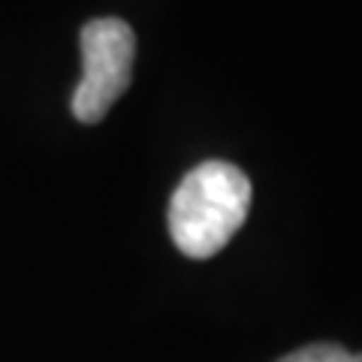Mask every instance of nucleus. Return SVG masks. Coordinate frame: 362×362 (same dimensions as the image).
Instances as JSON below:
<instances>
[{
  "instance_id": "nucleus-1",
  "label": "nucleus",
  "mask_w": 362,
  "mask_h": 362,
  "mask_svg": "<svg viewBox=\"0 0 362 362\" xmlns=\"http://www.w3.org/2000/svg\"><path fill=\"white\" fill-rule=\"evenodd\" d=\"M247 209V175L226 160H206L181 178L169 199V235L185 257L209 259L242 230Z\"/></svg>"
},
{
  "instance_id": "nucleus-2",
  "label": "nucleus",
  "mask_w": 362,
  "mask_h": 362,
  "mask_svg": "<svg viewBox=\"0 0 362 362\" xmlns=\"http://www.w3.org/2000/svg\"><path fill=\"white\" fill-rule=\"evenodd\" d=\"M82 82L73 90V115L82 124H97L109 115L118 97L130 88L136 33L124 18H94L82 28Z\"/></svg>"
},
{
  "instance_id": "nucleus-3",
  "label": "nucleus",
  "mask_w": 362,
  "mask_h": 362,
  "mask_svg": "<svg viewBox=\"0 0 362 362\" xmlns=\"http://www.w3.org/2000/svg\"><path fill=\"white\" fill-rule=\"evenodd\" d=\"M278 362H354V354L341 344H308L281 356Z\"/></svg>"
},
{
  "instance_id": "nucleus-4",
  "label": "nucleus",
  "mask_w": 362,
  "mask_h": 362,
  "mask_svg": "<svg viewBox=\"0 0 362 362\" xmlns=\"http://www.w3.org/2000/svg\"><path fill=\"white\" fill-rule=\"evenodd\" d=\"M354 362H362V354H354Z\"/></svg>"
}]
</instances>
